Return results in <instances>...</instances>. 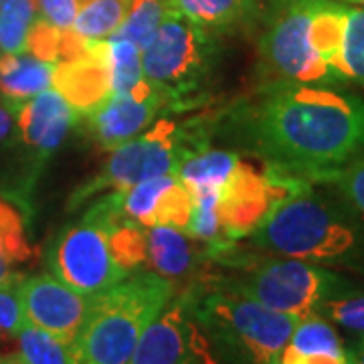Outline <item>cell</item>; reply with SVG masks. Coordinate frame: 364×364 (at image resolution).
Segmentation results:
<instances>
[{"label":"cell","instance_id":"6da1fadb","mask_svg":"<svg viewBox=\"0 0 364 364\" xmlns=\"http://www.w3.org/2000/svg\"><path fill=\"white\" fill-rule=\"evenodd\" d=\"M251 134L279 168L312 176L344 166L364 148V102L328 87L291 83L272 91Z\"/></svg>","mask_w":364,"mask_h":364},{"label":"cell","instance_id":"7a4b0ae2","mask_svg":"<svg viewBox=\"0 0 364 364\" xmlns=\"http://www.w3.org/2000/svg\"><path fill=\"white\" fill-rule=\"evenodd\" d=\"M174 298V284L134 272L93 298L90 316L73 340L75 364H128L150 324Z\"/></svg>","mask_w":364,"mask_h":364},{"label":"cell","instance_id":"3957f363","mask_svg":"<svg viewBox=\"0 0 364 364\" xmlns=\"http://www.w3.org/2000/svg\"><path fill=\"white\" fill-rule=\"evenodd\" d=\"M188 304L215 352L233 364H275L299 322L298 316L275 312L225 287Z\"/></svg>","mask_w":364,"mask_h":364},{"label":"cell","instance_id":"277c9868","mask_svg":"<svg viewBox=\"0 0 364 364\" xmlns=\"http://www.w3.org/2000/svg\"><path fill=\"white\" fill-rule=\"evenodd\" d=\"M255 233L263 249L310 263L344 259L356 247L352 227L320 200L308 196V191L282 200Z\"/></svg>","mask_w":364,"mask_h":364},{"label":"cell","instance_id":"5b68a950","mask_svg":"<svg viewBox=\"0 0 364 364\" xmlns=\"http://www.w3.org/2000/svg\"><path fill=\"white\" fill-rule=\"evenodd\" d=\"M117 219L119 213L107 198L100 200L83 221L57 237L49 253V273L85 296L119 284L130 273L117 265L109 245V229Z\"/></svg>","mask_w":364,"mask_h":364},{"label":"cell","instance_id":"8992f818","mask_svg":"<svg viewBox=\"0 0 364 364\" xmlns=\"http://www.w3.org/2000/svg\"><path fill=\"white\" fill-rule=\"evenodd\" d=\"M219 287L243 294L275 312L298 316L299 320L318 314L326 299L352 291L350 284L336 273L291 257L265 261L247 275L227 279Z\"/></svg>","mask_w":364,"mask_h":364},{"label":"cell","instance_id":"52a82bcc","mask_svg":"<svg viewBox=\"0 0 364 364\" xmlns=\"http://www.w3.org/2000/svg\"><path fill=\"white\" fill-rule=\"evenodd\" d=\"M195 152L186 146L184 134L174 122L158 119L144 134H138L112 150L102 172L71 196V207H77L105 191H124L138 182L176 174L182 160Z\"/></svg>","mask_w":364,"mask_h":364},{"label":"cell","instance_id":"ba28073f","mask_svg":"<svg viewBox=\"0 0 364 364\" xmlns=\"http://www.w3.org/2000/svg\"><path fill=\"white\" fill-rule=\"evenodd\" d=\"M308 191L298 176H286L277 170L257 168L239 160L219 191V219L223 237L241 239L257 231L287 196Z\"/></svg>","mask_w":364,"mask_h":364},{"label":"cell","instance_id":"9c48e42d","mask_svg":"<svg viewBox=\"0 0 364 364\" xmlns=\"http://www.w3.org/2000/svg\"><path fill=\"white\" fill-rule=\"evenodd\" d=\"M203 28L166 9L158 33L142 51L146 81L164 97L186 93L207 69Z\"/></svg>","mask_w":364,"mask_h":364},{"label":"cell","instance_id":"30bf717a","mask_svg":"<svg viewBox=\"0 0 364 364\" xmlns=\"http://www.w3.org/2000/svg\"><path fill=\"white\" fill-rule=\"evenodd\" d=\"M316 0H294L273 21L261 39L267 65L289 83H324L336 75L314 49L312 14Z\"/></svg>","mask_w":364,"mask_h":364},{"label":"cell","instance_id":"8fae6325","mask_svg":"<svg viewBox=\"0 0 364 364\" xmlns=\"http://www.w3.org/2000/svg\"><path fill=\"white\" fill-rule=\"evenodd\" d=\"M128 364H221L188 299H172L144 332Z\"/></svg>","mask_w":364,"mask_h":364},{"label":"cell","instance_id":"7c38bea8","mask_svg":"<svg viewBox=\"0 0 364 364\" xmlns=\"http://www.w3.org/2000/svg\"><path fill=\"white\" fill-rule=\"evenodd\" d=\"M21 298L26 324L49 332L55 338L73 344L90 316L93 298L65 286L51 273L25 275Z\"/></svg>","mask_w":364,"mask_h":364},{"label":"cell","instance_id":"4fadbf2b","mask_svg":"<svg viewBox=\"0 0 364 364\" xmlns=\"http://www.w3.org/2000/svg\"><path fill=\"white\" fill-rule=\"evenodd\" d=\"M164 100L166 97L160 91L146 83L140 90L112 93L93 114L85 117H90L91 134L97 144L112 152L119 144L146 130L154 122Z\"/></svg>","mask_w":364,"mask_h":364},{"label":"cell","instance_id":"5bb4252c","mask_svg":"<svg viewBox=\"0 0 364 364\" xmlns=\"http://www.w3.org/2000/svg\"><path fill=\"white\" fill-rule=\"evenodd\" d=\"M53 90L79 116L93 114L114 93L105 41H90L83 55L57 63L53 69Z\"/></svg>","mask_w":364,"mask_h":364},{"label":"cell","instance_id":"9a60e30c","mask_svg":"<svg viewBox=\"0 0 364 364\" xmlns=\"http://www.w3.org/2000/svg\"><path fill=\"white\" fill-rule=\"evenodd\" d=\"M77 117V112L49 87L18 107L16 130L26 148L45 156L61 146Z\"/></svg>","mask_w":364,"mask_h":364},{"label":"cell","instance_id":"2e32d148","mask_svg":"<svg viewBox=\"0 0 364 364\" xmlns=\"http://www.w3.org/2000/svg\"><path fill=\"white\" fill-rule=\"evenodd\" d=\"M195 241L191 235L174 227H146V263L152 272L174 284L193 272L198 261Z\"/></svg>","mask_w":364,"mask_h":364},{"label":"cell","instance_id":"e0dca14e","mask_svg":"<svg viewBox=\"0 0 364 364\" xmlns=\"http://www.w3.org/2000/svg\"><path fill=\"white\" fill-rule=\"evenodd\" d=\"M53 63L37 59L31 53L0 55V93L16 107L53 85Z\"/></svg>","mask_w":364,"mask_h":364},{"label":"cell","instance_id":"ac0fdd59","mask_svg":"<svg viewBox=\"0 0 364 364\" xmlns=\"http://www.w3.org/2000/svg\"><path fill=\"white\" fill-rule=\"evenodd\" d=\"M0 364H75V356L71 344L26 324L18 334L0 338Z\"/></svg>","mask_w":364,"mask_h":364},{"label":"cell","instance_id":"d6986e66","mask_svg":"<svg viewBox=\"0 0 364 364\" xmlns=\"http://www.w3.org/2000/svg\"><path fill=\"white\" fill-rule=\"evenodd\" d=\"M33 261L25 217L13 200L0 196V284L18 272L21 265Z\"/></svg>","mask_w":364,"mask_h":364},{"label":"cell","instance_id":"ffe728a7","mask_svg":"<svg viewBox=\"0 0 364 364\" xmlns=\"http://www.w3.org/2000/svg\"><path fill=\"white\" fill-rule=\"evenodd\" d=\"M239 160L241 158L235 152H227V150H200L182 160V164L176 170V178L191 193L207 191V188L221 191V186L227 182Z\"/></svg>","mask_w":364,"mask_h":364},{"label":"cell","instance_id":"44dd1931","mask_svg":"<svg viewBox=\"0 0 364 364\" xmlns=\"http://www.w3.org/2000/svg\"><path fill=\"white\" fill-rule=\"evenodd\" d=\"M132 0H87L73 23L81 39L107 41L126 21Z\"/></svg>","mask_w":364,"mask_h":364},{"label":"cell","instance_id":"7402d4cb","mask_svg":"<svg viewBox=\"0 0 364 364\" xmlns=\"http://www.w3.org/2000/svg\"><path fill=\"white\" fill-rule=\"evenodd\" d=\"M105 55L112 73V87L114 93L140 90L148 81L144 77L142 51L122 37H109L105 41Z\"/></svg>","mask_w":364,"mask_h":364},{"label":"cell","instance_id":"603a6c76","mask_svg":"<svg viewBox=\"0 0 364 364\" xmlns=\"http://www.w3.org/2000/svg\"><path fill=\"white\" fill-rule=\"evenodd\" d=\"M166 9L182 14L200 28L233 25L243 13L245 0H162Z\"/></svg>","mask_w":364,"mask_h":364},{"label":"cell","instance_id":"cb8c5ba5","mask_svg":"<svg viewBox=\"0 0 364 364\" xmlns=\"http://www.w3.org/2000/svg\"><path fill=\"white\" fill-rule=\"evenodd\" d=\"M336 73L338 79H350L364 85V9L348 6L346 11Z\"/></svg>","mask_w":364,"mask_h":364},{"label":"cell","instance_id":"d4e9b609","mask_svg":"<svg viewBox=\"0 0 364 364\" xmlns=\"http://www.w3.org/2000/svg\"><path fill=\"white\" fill-rule=\"evenodd\" d=\"M37 16L35 0H6L0 6V55L25 51L28 31Z\"/></svg>","mask_w":364,"mask_h":364},{"label":"cell","instance_id":"484cf974","mask_svg":"<svg viewBox=\"0 0 364 364\" xmlns=\"http://www.w3.org/2000/svg\"><path fill=\"white\" fill-rule=\"evenodd\" d=\"M164 14L166 4L162 0H132L128 16L114 37L132 41L140 51H144L154 39Z\"/></svg>","mask_w":364,"mask_h":364},{"label":"cell","instance_id":"4316f807","mask_svg":"<svg viewBox=\"0 0 364 364\" xmlns=\"http://www.w3.org/2000/svg\"><path fill=\"white\" fill-rule=\"evenodd\" d=\"M193 195H195V208L186 233L196 241L215 245L223 237L221 219H219V191L207 188Z\"/></svg>","mask_w":364,"mask_h":364},{"label":"cell","instance_id":"83f0119b","mask_svg":"<svg viewBox=\"0 0 364 364\" xmlns=\"http://www.w3.org/2000/svg\"><path fill=\"white\" fill-rule=\"evenodd\" d=\"M318 316L364 336V294H354L352 289L336 298L326 299L318 310Z\"/></svg>","mask_w":364,"mask_h":364},{"label":"cell","instance_id":"f1b7e54d","mask_svg":"<svg viewBox=\"0 0 364 364\" xmlns=\"http://www.w3.org/2000/svg\"><path fill=\"white\" fill-rule=\"evenodd\" d=\"M25 273H16L0 284V338L14 336L26 326L25 308L21 298V282Z\"/></svg>","mask_w":364,"mask_h":364},{"label":"cell","instance_id":"f546056e","mask_svg":"<svg viewBox=\"0 0 364 364\" xmlns=\"http://www.w3.org/2000/svg\"><path fill=\"white\" fill-rule=\"evenodd\" d=\"M312 181L332 182L338 186L340 193L350 200L354 207L364 213V160L354 162L350 166H338L332 170H322L308 176Z\"/></svg>","mask_w":364,"mask_h":364},{"label":"cell","instance_id":"4dcf8cb0","mask_svg":"<svg viewBox=\"0 0 364 364\" xmlns=\"http://www.w3.org/2000/svg\"><path fill=\"white\" fill-rule=\"evenodd\" d=\"M41 18L59 28H71L87 0H35Z\"/></svg>","mask_w":364,"mask_h":364},{"label":"cell","instance_id":"1f68e13d","mask_svg":"<svg viewBox=\"0 0 364 364\" xmlns=\"http://www.w3.org/2000/svg\"><path fill=\"white\" fill-rule=\"evenodd\" d=\"M275 364H348V350H296L287 344Z\"/></svg>","mask_w":364,"mask_h":364},{"label":"cell","instance_id":"d6a6232c","mask_svg":"<svg viewBox=\"0 0 364 364\" xmlns=\"http://www.w3.org/2000/svg\"><path fill=\"white\" fill-rule=\"evenodd\" d=\"M16 112L18 107L6 100H0V144L4 142L16 128Z\"/></svg>","mask_w":364,"mask_h":364},{"label":"cell","instance_id":"836d02e7","mask_svg":"<svg viewBox=\"0 0 364 364\" xmlns=\"http://www.w3.org/2000/svg\"><path fill=\"white\" fill-rule=\"evenodd\" d=\"M348 364H364V336L360 342L348 352Z\"/></svg>","mask_w":364,"mask_h":364},{"label":"cell","instance_id":"e575fe53","mask_svg":"<svg viewBox=\"0 0 364 364\" xmlns=\"http://www.w3.org/2000/svg\"><path fill=\"white\" fill-rule=\"evenodd\" d=\"M348 2H354V4H363V9H364V0H348Z\"/></svg>","mask_w":364,"mask_h":364},{"label":"cell","instance_id":"d590c367","mask_svg":"<svg viewBox=\"0 0 364 364\" xmlns=\"http://www.w3.org/2000/svg\"><path fill=\"white\" fill-rule=\"evenodd\" d=\"M4 2H6V0H0V6H2V4H4Z\"/></svg>","mask_w":364,"mask_h":364}]
</instances>
